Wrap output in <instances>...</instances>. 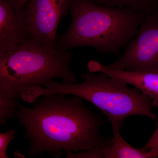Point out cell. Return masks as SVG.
I'll return each instance as SVG.
<instances>
[{"mask_svg":"<svg viewBox=\"0 0 158 158\" xmlns=\"http://www.w3.org/2000/svg\"><path fill=\"white\" fill-rule=\"evenodd\" d=\"M66 95H40L32 103V108L19 104L15 117L30 142L27 156L34 158L46 152L59 158L63 151L104 148L111 144L112 138L100 133V127L106 121L103 116L93 112L81 98Z\"/></svg>","mask_w":158,"mask_h":158,"instance_id":"1","label":"cell"},{"mask_svg":"<svg viewBox=\"0 0 158 158\" xmlns=\"http://www.w3.org/2000/svg\"><path fill=\"white\" fill-rule=\"evenodd\" d=\"M69 11L71 23L65 33L57 36V47L68 51L91 47L101 54L119 55L146 16L131 9L104 6L90 0H71Z\"/></svg>","mask_w":158,"mask_h":158,"instance_id":"2","label":"cell"},{"mask_svg":"<svg viewBox=\"0 0 158 158\" xmlns=\"http://www.w3.org/2000/svg\"><path fill=\"white\" fill-rule=\"evenodd\" d=\"M73 58L69 50L48 46L34 38L28 40L0 54V89L19 99L24 88L45 87L56 78L62 84L77 83L70 68Z\"/></svg>","mask_w":158,"mask_h":158,"instance_id":"3","label":"cell"},{"mask_svg":"<svg viewBox=\"0 0 158 158\" xmlns=\"http://www.w3.org/2000/svg\"><path fill=\"white\" fill-rule=\"evenodd\" d=\"M83 81L63 84L53 80L45 87L31 86L26 88L25 96L33 102L40 95L62 94L74 95L91 103L100 109L107 117H114L124 121L127 117L141 116L152 119L156 116L152 112V99L136 88L104 73H82Z\"/></svg>","mask_w":158,"mask_h":158,"instance_id":"4","label":"cell"},{"mask_svg":"<svg viewBox=\"0 0 158 158\" xmlns=\"http://www.w3.org/2000/svg\"><path fill=\"white\" fill-rule=\"evenodd\" d=\"M122 56L109 68L131 72L158 73V15L144 18Z\"/></svg>","mask_w":158,"mask_h":158,"instance_id":"5","label":"cell"},{"mask_svg":"<svg viewBox=\"0 0 158 158\" xmlns=\"http://www.w3.org/2000/svg\"><path fill=\"white\" fill-rule=\"evenodd\" d=\"M71 0H31L24 6L32 37L51 47H57V30L69 10Z\"/></svg>","mask_w":158,"mask_h":158,"instance_id":"6","label":"cell"},{"mask_svg":"<svg viewBox=\"0 0 158 158\" xmlns=\"http://www.w3.org/2000/svg\"><path fill=\"white\" fill-rule=\"evenodd\" d=\"M33 38L23 8L14 0H0V54Z\"/></svg>","mask_w":158,"mask_h":158,"instance_id":"7","label":"cell"},{"mask_svg":"<svg viewBox=\"0 0 158 158\" xmlns=\"http://www.w3.org/2000/svg\"><path fill=\"white\" fill-rule=\"evenodd\" d=\"M90 72H102L109 76L119 79L138 88L141 92L152 99L154 107L158 108V73L154 72H131L112 69L95 61L88 63Z\"/></svg>","mask_w":158,"mask_h":158,"instance_id":"8","label":"cell"},{"mask_svg":"<svg viewBox=\"0 0 158 158\" xmlns=\"http://www.w3.org/2000/svg\"><path fill=\"white\" fill-rule=\"evenodd\" d=\"M113 128V138L111 144L103 150L105 158H156L158 153L153 150L136 148L126 141L120 134L124 121L114 117H108Z\"/></svg>","mask_w":158,"mask_h":158,"instance_id":"9","label":"cell"},{"mask_svg":"<svg viewBox=\"0 0 158 158\" xmlns=\"http://www.w3.org/2000/svg\"><path fill=\"white\" fill-rule=\"evenodd\" d=\"M104 6L128 8L145 15H158V0H90Z\"/></svg>","mask_w":158,"mask_h":158,"instance_id":"10","label":"cell"},{"mask_svg":"<svg viewBox=\"0 0 158 158\" xmlns=\"http://www.w3.org/2000/svg\"><path fill=\"white\" fill-rule=\"evenodd\" d=\"M19 98L0 89V124L6 126L7 120L15 117L18 109Z\"/></svg>","mask_w":158,"mask_h":158,"instance_id":"11","label":"cell"},{"mask_svg":"<svg viewBox=\"0 0 158 158\" xmlns=\"http://www.w3.org/2000/svg\"><path fill=\"white\" fill-rule=\"evenodd\" d=\"M103 148L95 147L83 151L81 152H73L65 153V158H104Z\"/></svg>","mask_w":158,"mask_h":158,"instance_id":"12","label":"cell"},{"mask_svg":"<svg viewBox=\"0 0 158 158\" xmlns=\"http://www.w3.org/2000/svg\"><path fill=\"white\" fill-rule=\"evenodd\" d=\"M15 130L0 133V158H9L6 151L10 142L15 138Z\"/></svg>","mask_w":158,"mask_h":158,"instance_id":"13","label":"cell"},{"mask_svg":"<svg viewBox=\"0 0 158 158\" xmlns=\"http://www.w3.org/2000/svg\"><path fill=\"white\" fill-rule=\"evenodd\" d=\"M143 148L147 150H153L158 153V119L156 129Z\"/></svg>","mask_w":158,"mask_h":158,"instance_id":"14","label":"cell"},{"mask_svg":"<svg viewBox=\"0 0 158 158\" xmlns=\"http://www.w3.org/2000/svg\"><path fill=\"white\" fill-rule=\"evenodd\" d=\"M16 6L20 8H23L27 3L31 0H14Z\"/></svg>","mask_w":158,"mask_h":158,"instance_id":"15","label":"cell"}]
</instances>
